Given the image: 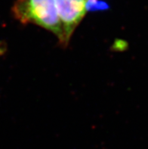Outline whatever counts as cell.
Masks as SVG:
<instances>
[{
  "label": "cell",
  "instance_id": "obj_2",
  "mask_svg": "<svg viewBox=\"0 0 148 149\" xmlns=\"http://www.w3.org/2000/svg\"><path fill=\"white\" fill-rule=\"evenodd\" d=\"M66 46L88 11V0H54Z\"/></svg>",
  "mask_w": 148,
  "mask_h": 149
},
{
  "label": "cell",
  "instance_id": "obj_1",
  "mask_svg": "<svg viewBox=\"0 0 148 149\" xmlns=\"http://www.w3.org/2000/svg\"><path fill=\"white\" fill-rule=\"evenodd\" d=\"M11 11L21 24H32L47 30L57 36L63 47H67L54 0H16Z\"/></svg>",
  "mask_w": 148,
  "mask_h": 149
},
{
  "label": "cell",
  "instance_id": "obj_3",
  "mask_svg": "<svg viewBox=\"0 0 148 149\" xmlns=\"http://www.w3.org/2000/svg\"><path fill=\"white\" fill-rule=\"evenodd\" d=\"M6 49H7V47L6 44L3 42H0V56H2L6 53Z\"/></svg>",
  "mask_w": 148,
  "mask_h": 149
}]
</instances>
